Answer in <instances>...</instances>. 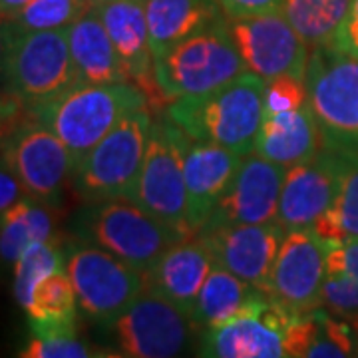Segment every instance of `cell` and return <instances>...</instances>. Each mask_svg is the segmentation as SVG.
<instances>
[{
    "mask_svg": "<svg viewBox=\"0 0 358 358\" xmlns=\"http://www.w3.org/2000/svg\"><path fill=\"white\" fill-rule=\"evenodd\" d=\"M243 155L235 154L223 145L195 141L185 136L183 169L187 192V221L193 235H197L217 205L221 195L227 192Z\"/></svg>",
    "mask_w": 358,
    "mask_h": 358,
    "instance_id": "obj_18",
    "label": "cell"
},
{
    "mask_svg": "<svg viewBox=\"0 0 358 358\" xmlns=\"http://www.w3.org/2000/svg\"><path fill=\"white\" fill-rule=\"evenodd\" d=\"M26 192L20 185L18 178L8 169V166L0 159V219L6 215V211L24 199Z\"/></svg>",
    "mask_w": 358,
    "mask_h": 358,
    "instance_id": "obj_36",
    "label": "cell"
},
{
    "mask_svg": "<svg viewBox=\"0 0 358 358\" xmlns=\"http://www.w3.org/2000/svg\"><path fill=\"white\" fill-rule=\"evenodd\" d=\"M296 315L301 313L287 308L265 291H255L231 319L203 329L197 355L209 358L287 357L285 331Z\"/></svg>",
    "mask_w": 358,
    "mask_h": 358,
    "instance_id": "obj_10",
    "label": "cell"
},
{
    "mask_svg": "<svg viewBox=\"0 0 358 358\" xmlns=\"http://www.w3.org/2000/svg\"><path fill=\"white\" fill-rule=\"evenodd\" d=\"M129 80L154 76V54L145 16V0H115L96 6Z\"/></svg>",
    "mask_w": 358,
    "mask_h": 358,
    "instance_id": "obj_21",
    "label": "cell"
},
{
    "mask_svg": "<svg viewBox=\"0 0 358 358\" xmlns=\"http://www.w3.org/2000/svg\"><path fill=\"white\" fill-rule=\"evenodd\" d=\"M322 150L317 120L308 102L291 112H265L255 152L282 167L313 159Z\"/></svg>",
    "mask_w": 358,
    "mask_h": 358,
    "instance_id": "obj_20",
    "label": "cell"
},
{
    "mask_svg": "<svg viewBox=\"0 0 358 358\" xmlns=\"http://www.w3.org/2000/svg\"><path fill=\"white\" fill-rule=\"evenodd\" d=\"M30 117L32 115L28 112V108L18 96H14L13 92L0 90V152L14 131Z\"/></svg>",
    "mask_w": 358,
    "mask_h": 358,
    "instance_id": "obj_33",
    "label": "cell"
},
{
    "mask_svg": "<svg viewBox=\"0 0 358 358\" xmlns=\"http://www.w3.org/2000/svg\"><path fill=\"white\" fill-rule=\"evenodd\" d=\"M255 291L259 289L251 287L249 282L239 279L227 268L213 263L193 308V322L201 331L209 327H217L231 319L235 313H239L245 307V303L255 294Z\"/></svg>",
    "mask_w": 358,
    "mask_h": 358,
    "instance_id": "obj_25",
    "label": "cell"
},
{
    "mask_svg": "<svg viewBox=\"0 0 358 358\" xmlns=\"http://www.w3.org/2000/svg\"><path fill=\"white\" fill-rule=\"evenodd\" d=\"M90 0H30L13 18L16 30H60L88 13Z\"/></svg>",
    "mask_w": 358,
    "mask_h": 358,
    "instance_id": "obj_31",
    "label": "cell"
},
{
    "mask_svg": "<svg viewBox=\"0 0 358 358\" xmlns=\"http://www.w3.org/2000/svg\"><path fill=\"white\" fill-rule=\"evenodd\" d=\"M92 6H100V4H106V2H115V0H90Z\"/></svg>",
    "mask_w": 358,
    "mask_h": 358,
    "instance_id": "obj_39",
    "label": "cell"
},
{
    "mask_svg": "<svg viewBox=\"0 0 358 358\" xmlns=\"http://www.w3.org/2000/svg\"><path fill=\"white\" fill-rule=\"evenodd\" d=\"M331 46L358 60V0H352L350 13L345 18V22L341 24V28L336 30Z\"/></svg>",
    "mask_w": 358,
    "mask_h": 358,
    "instance_id": "obj_34",
    "label": "cell"
},
{
    "mask_svg": "<svg viewBox=\"0 0 358 358\" xmlns=\"http://www.w3.org/2000/svg\"><path fill=\"white\" fill-rule=\"evenodd\" d=\"M150 96L136 84H76L38 106L32 117L64 141L76 166L90 150L138 110H148Z\"/></svg>",
    "mask_w": 358,
    "mask_h": 358,
    "instance_id": "obj_2",
    "label": "cell"
},
{
    "mask_svg": "<svg viewBox=\"0 0 358 358\" xmlns=\"http://www.w3.org/2000/svg\"><path fill=\"white\" fill-rule=\"evenodd\" d=\"M152 124L154 120L148 110L126 115L80 159L72 179L84 201L129 199L148 150Z\"/></svg>",
    "mask_w": 358,
    "mask_h": 358,
    "instance_id": "obj_6",
    "label": "cell"
},
{
    "mask_svg": "<svg viewBox=\"0 0 358 358\" xmlns=\"http://www.w3.org/2000/svg\"><path fill=\"white\" fill-rule=\"evenodd\" d=\"M78 299L64 268L48 275L36 285L26 313L30 322H58L76 319Z\"/></svg>",
    "mask_w": 358,
    "mask_h": 358,
    "instance_id": "obj_30",
    "label": "cell"
},
{
    "mask_svg": "<svg viewBox=\"0 0 358 358\" xmlns=\"http://www.w3.org/2000/svg\"><path fill=\"white\" fill-rule=\"evenodd\" d=\"M66 263L64 247L56 239L38 241L22 251V255L14 261V299L22 308L30 305L32 293L42 279L62 271Z\"/></svg>",
    "mask_w": 358,
    "mask_h": 358,
    "instance_id": "obj_29",
    "label": "cell"
},
{
    "mask_svg": "<svg viewBox=\"0 0 358 358\" xmlns=\"http://www.w3.org/2000/svg\"><path fill=\"white\" fill-rule=\"evenodd\" d=\"M64 271L76 291L78 307L96 322L112 324L145 291L140 268L90 241L64 247Z\"/></svg>",
    "mask_w": 358,
    "mask_h": 358,
    "instance_id": "obj_7",
    "label": "cell"
},
{
    "mask_svg": "<svg viewBox=\"0 0 358 358\" xmlns=\"http://www.w3.org/2000/svg\"><path fill=\"white\" fill-rule=\"evenodd\" d=\"M352 0H282L281 10L310 48L331 44Z\"/></svg>",
    "mask_w": 358,
    "mask_h": 358,
    "instance_id": "obj_26",
    "label": "cell"
},
{
    "mask_svg": "<svg viewBox=\"0 0 358 358\" xmlns=\"http://www.w3.org/2000/svg\"><path fill=\"white\" fill-rule=\"evenodd\" d=\"M285 233L279 223H253L199 231L197 235L207 245L215 265L267 293L271 271Z\"/></svg>",
    "mask_w": 358,
    "mask_h": 358,
    "instance_id": "obj_17",
    "label": "cell"
},
{
    "mask_svg": "<svg viewBox=\"0 0 358 358\" xmlns=\"http://www.w3.org/2000/svg\"><path fill=\"white\" fill-rule=\"evenodd\" d=\"M265 88L267 82L247 70L213 92L171 100L166 117L192 140L249 155L265 117Z\"/></svg>",
    "mask_w": 358,
    "mask_h": 358,
    "instance_id": "obj_1",
    "label": "cell"
},
{
    "mask_svg": "<svg viewBox=\"0 0 358 358\" xmlns=\"http://www.w3.org/2000/svg\"><path fill=\"white\" fill-rule=\"evenodd\" d=\"M68 42L82 84H117L129 80L96 6L68 26Z\"/></svg>",
    "mask_w": 358,
    "mask_h": 358,
    "instance_id": "obj_22",
    "label": "cell"
},
{
    "mask_svg": "<svg viewBox=\"0 0 358 358\" xmlns=\"http://www.w3.org/2000/svg\"><path fill=\"white\" fill-rule=\"evenodd\" d=\"M183 148L185 134L167 117L155 120L129 199L148 213L193 237L187 221Z\"/></svg>",
    "mask_w": 358,
    "mask_h": 358,
    "instance_id": "obj_9",
    "label": "cell"
},
{
    "mask_svg": "<svg viewBox=\"0 0 358 358\" xmlns=\"http://www.w3.org/2000/svg\"><path fill=\"white\" fill-rule=\"evenodd\" d=\"M322 241L358 239V159L345 157L341 187L334 203L313 225Z\"/></svg>",
    "mask_w": 358,
    "mask_h": 358,
    "instance_id": "obj_27",
    "label": "cell"
},
{
    "mask_svg": "<svg viewBox=\"0 0 358 358\" xmlns=\"http://www.w3.org/2000/svg\"><path fill=\"white\" fill-rule=\"evenodd\" d=\"M211 267L213 257L207 245L199 235H193L171 245L150 271L143 273L145 291L164 296L192 317L199 291Z\"/></svg>",
    "mask_w": 358,
    "mask_h": 358,
    "instance_id": "obj_19",
    "label": "cell"
},
{
    "mask_svg": "<svg viewBox=\"0 0 358 358\" xmlns=\"http://www.w3.org/2000/svg\"><path fill=\"white\" fill-rule=\"evenodd\" d=\"M154 58L225 18L217 0H145Z\"/></svg>",
    "mask_w": 358,
    "mask_h": 358,
    "instance_id": "obj_23",
    "label": "cell"
},
{
    "mask_svg": "<svg viewBox=\"0 0 358 358\" xmlns=\"http://www.w3.org/2000/svg\"><path fill=\"white\" fill-rule=\"evenodd\" d=\"M78 229L82 239L114 253L141 273L150 271L171 245L192 237L126 197L88 203L78 217Z\"/></svg>",
    "mask_w": 358,
    "mask_h": 358,
    "instance_id": "obj_5",
    "label": "cell"
},
{
    "mask_svg": "<svg viewBox=\"0 0 358 358\" xmlns=\"http://www.w3.org/2000/svg\"><path fill=\"white\" fill-rule=\"evenodd\" d=\"M327 247L313 227L287 231L271 271L267 293L294 313L320 307Z\"/></svg>",
    "mask_w": 358,
    "mask_h": 358,
    "instance_id": "obj_15",
    "label": "cell"
},
{
    "mask_svg": "<svg viewBox=\"0 0 358 358\" xmlns=\"http://www.w3.org/2000/svg\"><path fill=\"white\" fill-rule=\"evenodd\" d=\"M30 0H0V16L13 20L16 14L20 13Z\"/></svg>",
    "mask_w": 358,
    "mask_h": 358,
    "instance_id": "obj_38",
    "label": "cell"
},
{
    "mask_svg": "<svg viewBox=\"0 0 358 358\" xmlns=\"http://www.w3.org/2000/svg\"><path fill=\"white\" fill-rule=\"evenodd\" d=\"M345 157L320 150L313 159L287 167L277 223L285 231L307 229L334 203L341 187Z\"/></svg>",
    "mask_w": 358,
    "mask_h": 358,
    "instance_id": "obj_16",
    "label": "cell"
},
{
    "mask_svg": "<svg viewBox=\"0 0 358 358\" xmlns=\"http://www.w3.org/2000/svg\"><path fill=\"white\" fill-rule=\"evenodd\" d=\"M80 84L72 60L68 28L16 30L8 58L6 86L18 96L28 112L58 98Z\"/></svg>",
    "mask_w": 358,
    "mask_h": 358,
    "instance_id": "obj_8",
    "label": "cell"
},
{
    "mask_svg": "<svg viewBox=\"0 0 358 358\" xmlns=\"http://www.w3.org/2000/svg\"><path fill=\"white\" fill-rule=\"evenodd\" d=\"M0 159L8 166L28 197L58 203L76 162L66 143L52 129L30 117L4 143Z\"/></svg>",
    "mask_w": 358,
    "mask_h": 358,
    "instance_id": "obj_12",
    "label": "cell"
},
{
    "mask_svg": "<svg viewBox=\"0 0 358 358\" xmlns=\"http://www.w3.org/2000/svg\"><path fill=\"white\" fill-rule=\"evenodd\" d=\"M227 24L249 72L265 82L277 76L305 78L310 46L299 36L282 10L227 18Z\"/></svg>",
    "mask_w": 358,
    "mask_h": 358,
    "instance_id": "obj_13",
    "label": "cell"
},
{
    "mask_svg": "<svg viewBox=\"0 0 358 358\" xmlns=\"http://www.w3.org/2000/svg\"><path fill=\"white\" fill-rule=\"evenodd\" d=\"M54 231L56 213L52 205L26 195L0 219V259L14 263L30 245L54 239Z\"/></svg>",
    "mask_w": 358,
    "mask_h": 358,
    "instance_id": "obj_24",
    "label": "cell"
},
{
    "mask_svg": "<svg viewBox=\"0 0 358 358\" xmlns=\"http://www.w3.org/2000/svg\"><path fill=\"white\" fill-rule=\"evenodd\" d=\"M308 102L305 78L277 76L267 82L265 88V112H291Z\"/></svg>",
    "mask_w": 358,
    "mask_h": 358,
    "instance_id": "obj_32",
    "label": "cell"
},
{
    "mask_svg": "<svg viewBox=\"0 0 358 358\" xmlns=\"http://www.w3.org/2000/svg\"><path fill=\"white\" fill-rule=\"evenodd\" d=\"M245 72L247 64L231 36L227 16L154 58L155 88L167 100L213 92Z\"/></svg>",
    "mask_w": 358,
    "mask_h": 358,
    "instance_id": "obj_3",
    "label": "cell"
},
{
    "mask_svg": "<svg viewBox=\"0 0 358 358\" xmlns=\"http://www.w3.org/2000/svg\"><path fill=\"white\" fill-rule=\"evenodd\" d=\"M110 327L120 350L117 357L129 358L181 357L193 346L199 329L185 310L148 291Z\"/></svg>",
    "mask_w": 358,
    "mask_h": 358,
    "instance_id": "obj_11",
    "label": "cell"
},
{
    "mask_svg": "<svg viewBox=\"0 0 358 358\" xmlns=\"http://www.w3.org/2000/svg\"><path fill=\"white\" fill-rule=\"evenodd\" d=\"M308 106L317 120L322 150L358 159V60L331 44L310 48Z\"/></svg>",
    "mask_w": 358,
    "mask_h": 358,
    "instance_id": "obj_4",
    "label": "cell"
},
{
    "mask_svg": "<svg viewBox=\"0 0 358 358\" xmlns=\"http://www.w3.org/2000/svg\"><path fill=\"white\" fill-rule=\"evenodd\" d=\"M227 18H245L257 14L281 10L282 0H217Z\"/></svg>",
    "mask_w": 358,
    "mask_h": 358,
    "instance_id": "obj_35",
    "label": "cell"
},
{
    "mask_svg": "<svg viewBox=\"0 0 358 358\" xmlns=\"http://www.w3.org/2000/svg\"><path fill=\"white\" fill-rule=\"evenodd\" d=\"M285 173L287 167L268 162L257 152L243 155V162L227 192L221 195L199 231L227 225L277 223Z\"/></svg>",
    "mask_w": 358,
    "mask_h": 358,
    "instance_id": "obj_14",
    "label": "cell"
},
{
    "mask_svg": "<svg viewBox=\"0 0 358 358\" xmlns=\"http://www.w3.org/2000/svg\"><path fill=\"white\" fill-rule=\"evenodd\" d=\"M32 336L20 350L22 358H90L103 352L78 338L76 319L58 322H30Z\"/></svg>",
    "mask_w": 358,
    "mask_h": 358,
    "instance_id": "obj_28",
    "label": "cell"
},
{
    "mask_svg": "<svg viewBox=\"0 0 358 358\" xmlns=\"http://www.w3.org/2000/svg\"><path fill=\"white\" fill-rule=\"evenodd\" d=\"M16 36V28H14L13 20L2 18L0 16V90H6V72H8V58H10V50H13V42Z\"/></svg>",
    "mask_w": 358,
    "mask_h": 358,
    "instance_id": "obj_37",
    "label": "cell"
}]
</instances>
